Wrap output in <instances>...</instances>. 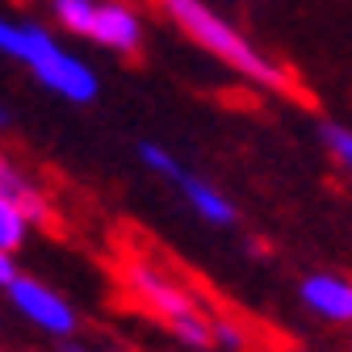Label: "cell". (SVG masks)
Returning a JSON list of instances; mask_svg holds the SVG:
<instances>
[{
  "instance_id": "obj_1",
  "label": "cell",
  "mask_w": 352,
  "mask_h": 352,
  "mask_svg": "<svg viewBox=\"0 0 352 352\" xmlns=\"http://www.w3.org/2000/svg\"><path fill=\"white\" fill-rule=\"evenodd\" d=\"M118 281H122V294L139 311H147L155 323H164L185 348H193V352L214 348V315H206L201 298L168 264H160L143 252H126L118 260Z\"/></svg>"
},
{
  "instance_id": "obj_2",
  "label": "cell",
  "mask_w": 352,
  "mask_h": 352,
  "mask_svg": "<svg viewBox=\"0 0 352 352\" xmlns=\"http://www.w3.org/2000/svg\"><path fill=\"white\" fill-rule=\"evenodd\" d=\"M0 55L21 63L51 97H63L67 105H93L101 97V76L34 17L0 13Z\"/></svg>"
},
{
  "instance_id": "obj_3",
  "label": "cell",
  "mask_w": 352,
  "mask_h": 352,
  "mask_svg": "<svg viewBox=\"0 0 352 352\" xmlns=\"http://www.w3.org/2000/svg\"><path fill=\"white\" fill-rule=\"evenodd\" d=\"M160 13L189 42H197L206 55H214L218 63H227L231 72H239L256 88H269V93H294L289 72L281 63H273L235 21H227L223 13H218L210 0H160Z\"/></svg>"
},
{
  "instance_id": "obj_4",
  "label": "cell",
  "mask_w": 352,
  "mask_h": 352,
  "mask_svg": "<svg viewBox=\"0 0 352 352\" xmlns=\"http://www.w3.org/2000/svg\"><path fill=\"white\" fill-rule=\"evenodd\" d=\"M5 298H9L13 311H17L30 327H38L42 336H55L59 344H63V340H76L80 315H76V306H72L55 285L38 281V277H30V273H17V277L9 281Z\"/></svg>"
},
{
  "instance_id": "obj_5",
  "label": "cell",
  "mask_w": 352,
  "mask_h": 352,
  "mask_svg": "<svg viewBox=\"0 0 352 352\" xmlns=\"http://www.w3.org/2000/svg\"><path fill=\"white\" fill-rule=\"evenodd\" d=\"M88 42L113 51V55H135L143 47V13L126 0H97V17Z\"/></svg>"
},
{
  "instance_id": "obj_6",
  "label": "cell",
  "mask_w": 352,
  "mask_h": 352,
  "mask_svg": "<svg viewBox=\"0 0 352 352\" xmlns=\"http://www.w3.org/2000/svg\"><path fill=\"white\" fill-rule=\"evenodd\" d=\"M302 306L323 323H352V277L340 273H311L298 281Z\"/></svg>"
},
{
  "instance_id": "obj_7",
  "label": "cell",
  "mask_w": 352,
  "mask_h": 352,
  "mask_svg": "<svg viewBox=\"0 0 352 352\" xmlns=\"http://www.w3.org/2000/svg\"><path fill=\"white\" fill-rule=\"evenodd\" d=\"M176 193L185 197V206L201 218L206 227H235L239 223V206L218 189L214 181H206V176H197V172H181L176 176Z\"/></svg>"
},
{
  "instance_id": "obj_8",
  "label": "cell",
  "mask_w": 352,
  "mask_h": 352,
  "mask_svg": "<svg viewBox=\"0 0 352 352\" xmlns=\"http://www.w3.org/2000/svg\"><path fill=\"white\" fill-rule=\"evenodd\" d=\"M0 193H13L17 201H25L38 227H51V218H55V210H51V197L42 193V185L34 181L30 172H21V168H17V164L5 155V151H0Z\"/></svg>"
},
{
  "instance_id": "obj_9",
  "label": "cell",
  "mask_w": 352,
  "mask_h": 352,
  "mask_svg": "<svg viewBox=\"0 0 352 352\" xmlns=\"http://www.w3.org/2000/svg\"><path fill=\"white\" fill-rule=\"evenodd\" d=\"M34 227H38V223H34L30 206L17 201L13 193H0V248L17 256V252L30 243V231H34Z\"/></svg>"
},
{
  "instance_id": "obj_10",
  "label": "cell",
  "mask_w": 352,
  "mask_h": 352,
  "mask_svg": "<svg viewBox=\"0 0 352 352\" xmlns=\"http://www.w3.org/2000/svg\"><path fill=\"white\" fill-rule=\"evenodd\" d=\"M97 17V0H51V21H59L67 34L88 38Z\"/></svg>"
},
{
  "instance_id": "obj_11",
  "label": "cell",
  "mask_w": 352,
  "mask_h": 352,
  "mask_svg": "<svg viewBox=\"0 0 352 352\" xmlns=\"http://www.w3.org/2000/svg\"><path fill=\"white\" fill-rule=\"evenodd\" d=\"M139 160H143L147 172H155L160 181H168V185H176V176L185 172V164L176 160L168 147H160V143H139Z\"/></svg>"
},
{
  "instance_id": "obj_12",
  "label": "cell",
  "mask_w": 352,
  "mask_h": 352,
  "mask_svg": "<svg viewBox=\"0 0 352 352\" xmlns=\"http://www.w3.org/2000/svg\"><path fill=\"white\" fill-rule=\"evenodd\" d=\"M319 139H323V147L331 151V160L352 172V130H348V126H336V122H323V126H319Z\"/></svg>"
},
{
  "instance_id": "obj_13",
  "label": "cell",
  "mask_w": 352,
  "mask_h": 352,
  "mask_svg": "<svg viewBox=\"0 0 352 352\" xmlns=\"http://www.w3.org/2000/svg\"><path fill=\"white\" fill-rule=\"evenodd\" d=\"M214 348H223V352H248L243 323H235L227 315H214Z\"/></svg>"
},
{
  "instance_id": "obj_14",
  "label": "cell",
  "mask_w": 352,
  "mask_h": 352,
  "mask_svg": "<svg viewBox=\"0 0 352 352\" xmlns=\"http://www.w3.org/2000/svg\"><path fill=\"white\" fill-rule=\"evenodd\" d=\"M17 273H21V269H17V256H13V252H5V248H0V294L9 289V281H13Z\"/></svg>"
},
{
  "instance_id": "obj_15",
  "label": "cell",
  "mask_w": 352,
  "mask_h": 352,
  "mask_svg": "<svg viewBox=\"0 0 352 352\" xmlns=\"http://www.w3.org/2000/svg\"><path fill=\"white\" fill-rule=\"evenodd\" d=\"M59 352H97V348H84V344H76V340H63Z\"/></svg>"
},
{
  "instance_id": "obj_16",
  "label": "cell",
  "mask_w": 352,
  "mask_h": 352,
  "mask_svg": "<svg viewBox=\"0 0 352 352\" xmlns=\"http://www.w3.org/2000/svg\"><path fill=\"white\" fill-rule=\"evenodd\" d=\"M13 126V113H9V105H0V130H9Z\"/></svg>"
},
{
  "instance_id": "obj_17",
  "label": "cell",
  "mask_w": 352,
  "mask_h": 352,
  "mask_svg": "<svg viewBox=\"0 0 352 352\" xmlns=\"http://www.w3.org/2000/svg\"><path fill=\"white\" fill-rule=\"evenodd\" d=\"M0 352H5V344H0Z\"/></svg>"
}]
</instances>
